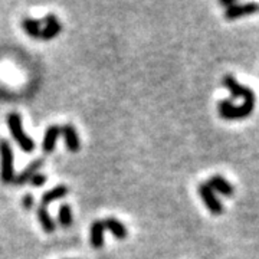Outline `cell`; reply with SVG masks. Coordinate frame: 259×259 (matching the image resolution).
I'll return each instance as SVG.
<instances>
[{
    "mask_svg": "<svg viewBox=\"0 0 259 259\" xmlns=\"http://www.w3.org/2000/svg\"><path fill=\"white\" fill-rule=\"evenodd\" d=\"M8 127H9L12 137L25 153H32L35 150V141L25 133L23 125H22V118L18 112H10L8 115Z\"/></svg>",
    "mask_w": 259,
    "mask_h": 259,
    "instance_id": "cell-1",
    "label": "cell"
},
{
    "mask_svg": "<svg viewBox=\"0 0 259 259\" xmlns=\"http://www.w3.org/2000/svg\"><path fill=\"white\" fill-rule=\"evenodd\" d=\"M255 108V100H246L243 101L241 107L233 105L229 100L219 102L218 105V111L221 114V117L225 120H242L249 117L250 112Z\"/></svg>",
    "mask_w": 259,
    "mask_h": 259,
    "instance_id": "cell-2",
    "label": "cell"
},
{
    "mask_svg": "<svg viewBox=\"0 0 259 259\" xmlns=\"http://www.w3.org/2000/svg\"><path fill=\"white\" fill-rule=\"evenodd\" d=\"M0 177L3 183L15 182V166H13V150L8 140H0Z\"/></svg>",
    "mask_w": 259,
    "mask_h": 259,
    "instance_id": "cell-3",
    "label": "cell"
},
{
    "mask_svg": "<svg viewBox=\"0 0 259 259\" xmlns=\"http://www.w3.org/2000/svg\"><path fill=\"white\" fill-rule=\"evenodd\" d=\"M199 194L203 200V203L206 204L207 210L213 214H222L223 213V204L222 202L218 199V196L214 194L212 189L207 186V183H202L199 186Z\"/></svg>",
    "mask_w": 259,
    "mask_h": 259,
    "instance_id": "cell-4",
    "label": "cell"
},
{
    "mask_svg": "<svg viewBox=\"0 0 259 259\" xmlns=\"http://www.w3.org/2000/svg\"><path fill=\"white\" fill-rule=\"evenodd\" d=\"M256 12H259V5L258 3H236L233 5L232 8L226 9L225 12V18L228 20H233V19L242 18V16H249V15H255Z\"/></svg>",
    "mask_w": 259,
    "mask_h": 259,
    "instance_id": "cell-5",
    "label": "cell"
},
{
    "mask_svg": "<svg viewBox=\"0 0 259 259\" xmlns=\"http://www.w3.org/2000/svg\"><path fill=\"white\" fill-rule=\"evenodd\" d=\"M61 30H62V25L59 19L56 18L55 15H48L45 18V28L40 32V37L44 40H52L61 33Z\"/></svg>",
    "mask_w": 259,
    "mask_h": 259,
    "instance_id": "cell-6",
    "label": "cell"
},
{
    "mask_svg": "<svg viewBox=\"0 0 259 259\" xmlns=\"http://www.w3.org/2000/svg\"><path fill=\"white\" fill-rule=\"evenodd\" d=\"M61 134L64 136L65 146H66V148H68L71 153L79 151V148H81V141H79V137H78V134H76V131H75L74 125H71V124H65V125H62V127H61Z\"/></svg>",
    "mask_w": 259,
    "mask_h": 259,
    "instance_id": "cell-7",
    "label": "cell"
},
{
    "mask_svg": "<svg viewBox=\"0 0 259 259\" xmlns=\"http://www.w3.org/2000/svg\"><path fill=\"white\" fill-rule=\"evenodd\" d=\"M207 186L212 189L213 192L219 194H222V196H232V194L235 193V189H233V186L222 176H213L209 179V182H207Z\"/></svg>",
    "mask_w": 259,
    "mask_h": 259,
    "instance_id": "cell-8",
    "label": "cell"
},
{
    "mask_svg": "<svg viewBox=\"0 0 259 259\" xmlns=\"http://www.w3.org/2000/svg\"><path fill=\"white\" fill-rule=\"evenodd\" d=\"M42 166H44V160H42V158H37L35 161H32L22 173H19L18 176L15 177V185L23 186L25 183H28L29 180L36 175L37 170Z\"/></svg>",
    "mask_w": 259,
    "mask_h": 259,
    "instance_id": "cell-9",
    "label": "cell"
},
{
    "mask_svg": "<svg viewBox=\"0 0 259 259\" xmlns=\"http://www.w3.org/2000/svg\"><path fill=\"white\" fill-rule=\"evenodd\" d=\"M59 136H61V127L59 125H49L47 130V133H45V137H44V143H42V148H44V151L49 154V153H52L54 150H55L56 146V141L59 139Z\"/></svg>",
    "mask_w": 259,
    "mask_h": 259,
    "instance_id": "cell-10",
    "label": "cell"
},
{
    "mask_svg": "<svg viewBox=\"0 0 259 259\" xmlns=\"http://www.w3.org/2000/svg\"><path fill=\"white\" fill-rule=\"evenodd\" d=\"M104 233H105V226L101 221H95L91 225V231H90V239L91 245L95 249H100L104 246Z\"/></svg>",
    "mask_w": 259,
    "mask_h": 259,
    "instance_id": "cell-11",
    "label": "cell"
},
{
    "mask_svg": "<svg viewBox=\"0 0 259 259\" xmlns=\"http://www.w3.org/2000/svg\"><path fill=\"white\" fill-rule=\"evenodd\" d=\"M104 226H105V231L111 232L117 239H125L127 235H128L127 228L118 219H115V218H107L104 221Z\"/></svg>",
    "mask_w": 259,
    "mask_h": 259,
    "instance_id": "cell-12",
    "label": "cell"
},
{
    "mask_svg": "<svg viewBox=\"0 0 259 259\" xmlns=\"http://www.w3.org/2000/svg\"><path fill=\"white\" fill-rule=\"evenodd\" d=\"M68 194V187L65 185H59L54 187V189H51L49 192L42 196V206L45 207L47 204L52 203V202H55V200H59V199H62Z\"/></svg>",
    "mask_w": 259,
    "mask_h": 259,
    "instance_id": "cell-13",
    "label": "cell"
},
{
    "mask_svg": "<svg viewBox=\"0 0 259 259\" xmlns=\"http://www.w3.org/2000/svg\"><path fill=\"white\" fill-rule=\"evenodd\" d=\"M37 219H39V222H40V226L44 228V231L47 232V233H52V232L55 231V222L52 221V218H51V214L47 210V207H44V206H39L37 207Z\"/></svg>",
    "mask_w": 259,
    "mask_h": 259,
    "instance_id": "cell-14",
    "label": "cell"
},
{
    "mask_svg": "<svg viewBox=\"0 0 259 259\" xmlns=\"http://www.w3.org/2000/svg\"><path fill=\"white\" fill-rule=\"evenodd\" d=\"M22 25L26 30L30 37H40V32H42V28H40V20H35V19L26 18L22 20Z\"/></svg>",
    "mask_w": 259,
    "mask_h": 259,
    "instance_id": "cell-15",
    "label": "cell"
},
{
    "mask_svg": "<svg viewBox=\"0 0 259 259\" xmlns=\"http://www.w3.org/2000/svg\"><path fill=\"white\" fill-rule=\"evenodd\" d=\"M58 221L62 228H69L74 222V216H72V209L69 204H62L59 213H58Z\"/></svg>",
    "mask_w": 259,
    "mask_h": 259,
    "instance_id": "cell-16",
    "label": "cell"
},
{
    "mask_svg": "<svg viewBox=\"0 0 259 259\" xmlns=\"http://www.w3.org/2000/svg\"><path fill=\"white\" fill-rule=\"evenodd\" d=\"M29 182H30V186H33V187H42L48 182V177L42 173H36Z\"/></svg>",
    "mask_w": 259,
    "mask_h": 259,
    "instance_id": "cell-17",
    "label": "cell"
},
{
    "mask_svg": "<svg viewBox=\"0 0 259 259\" xmlns=\"http://www.w3.org/2000/svg\"><path fill=\"white\" fill-rule=\"evenodd\" d=\"M22 206L26 209V210H30L33 206H35V199H33V196L32 194H25L23 196V199H22Z\"/></svg>",
    "mask_w": 259,
    "mask_h": 259,
    "instance_id": "cell-18",
    "label": "cell"
},
{
    "mask_svg": "<svg viewBox=\"0 0 259 259\" xmlns=\"http://www.w3.org/2000/svg\"><path fill=\"white\" fill-rule=\"evenodd\" d=\"M238 2L236 0H221V5L222 6H225L226 9H229V8H232L233 5H236Z\"/></svg>",
    "mask_w": 259,
    "mask_h": 259,
    "instance_id": "cell-19",
    "label": "cell"
}]
</instances>
